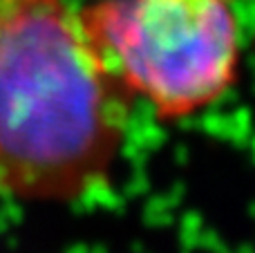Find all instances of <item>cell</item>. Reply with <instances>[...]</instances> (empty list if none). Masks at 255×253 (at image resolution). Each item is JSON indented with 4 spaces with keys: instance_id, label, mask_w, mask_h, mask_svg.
I'll return each mask as SVG.
<instances>
[{
    "instance_id": "7a4b0ae2",
    "label": "cell",
    "mask_w": 255,
    "mask_h": 253,
    "mask_svg": "<svg viewBox=\"0 0 255 253\" xmlns=\"http://www.w3.org/2000/svg\"><path fill=\"white\" fill-rule=\"evenodd\" d=\"M79 20L161 124L208 108L238 79V0H97Z\"/></svg>"
},
{
    "instance_id": "6da1fadb",
    "label": "cell",
    "mask_w": 255,
    "mask_h": 253,
    "mask_svg": "<svg viewBox=\"0 0 255 253\" xmlns=\"http://www.w3.org/2000/svg\"><path fill=\"white\" fill-rule=\"evenodd\" d=\"M136 99L67 0H0V197L74 202L110 182Z\"/></svg>"
},
{
    "instance_id": "5b68a950",
    "label": "cell",
    "mask_w": 255,
    "mask_h": 253,
    "mask_svg": "<svg viewBox=\"0 0 255 253\" xmlns=\"http://www.w3.org/2000/svg\"><path fill=\"white\" fill-rule=\"evenodd\" d=\"M65 253H106L101 245H94V247H88V245H72Z\"/></svg>"
},
{
    "instance_id": "277c9868",
    "label": "cell",
    "mask_w": 255,
    "mask_h": 253,
    "mask_svg": "<svg viewBox=\"0 0 255 253\" xmlns=\"http://www.w3.org/2000/svg\"><path fill=\"white\" fill-rule=\"evenodd\" d=\"M148 188H150L148 177H143V175L136 170L134 177L128 179V184H126V195H141V193H145Z\"/></svg>"
},
{
    "instance_id": "3957f363",
    "label": "cell",
    "mask_w": 255,
    "mask_h": 253,
    "mask_svg": "<svg viewBox=\"0 0 255 253\" xmlns=\"http://www.w3.org/2000/svg\"><path fill=\"white\" fill-rule=\"evenodd\" d=\"M175 204H170V202L166 200V195L163 197H154V200L148 202V206H145V224H152V227H161V224H170L172 220V213L170 209Z\"/></svg>"
}]
</instances>
